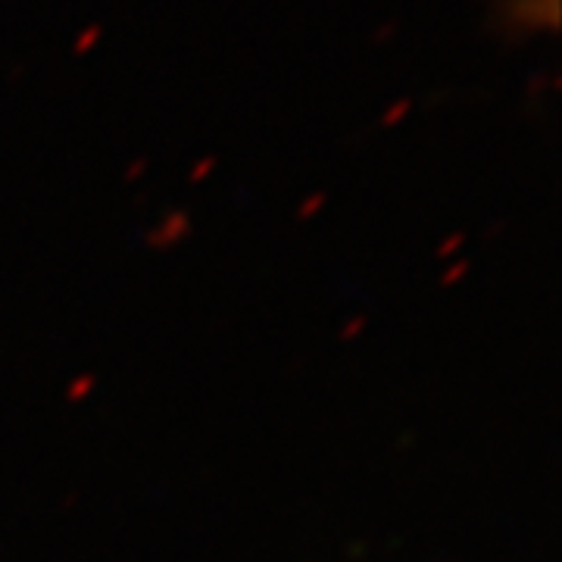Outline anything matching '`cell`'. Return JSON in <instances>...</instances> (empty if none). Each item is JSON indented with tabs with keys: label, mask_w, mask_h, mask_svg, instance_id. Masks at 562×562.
I'll return each mask as SVG.
<instances>
[{
	"label": "cell",
	"mask_w": 562,
	"mask_h": 562,
	"mask_svg": "<svg viewBox=\"0 0 562 562\" xmlns=\"http://www.w3.org/2000/svg\"><path fill=\"white\" fill-rule=\"evenodd\" d=\"M98 32H101V29L94 25V29H91V32H88V35H85V38L79 41V50H85V47H91V44H94V38H98Z\"/></svg>",
	"instance_id": "1"
}]
</instances>
